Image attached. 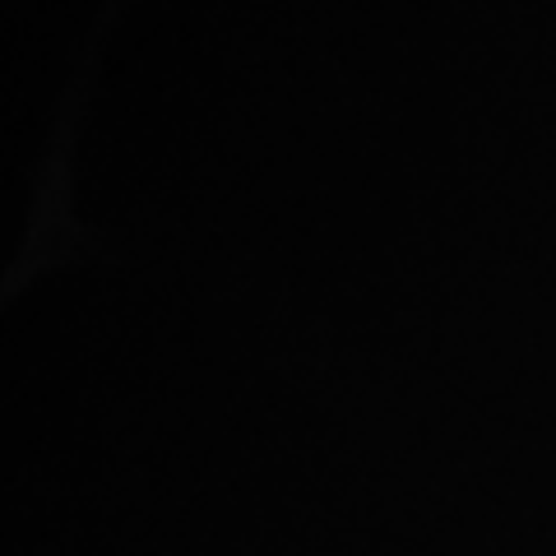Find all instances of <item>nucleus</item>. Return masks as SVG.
I'll return each instance as SVG.
<instances>
[]
</instances>
